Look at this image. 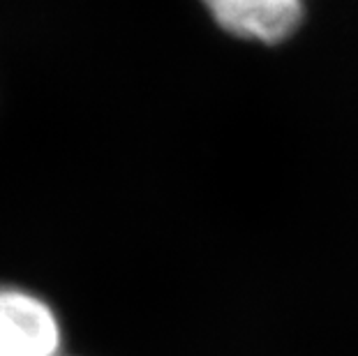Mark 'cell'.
<instances>
[{
	"instance_id": "cell-1",
	"label": "cell",
	"mask_w": 358,
	"mask_h": 356,
	"mask_svg": "<svg viewBox=\"0 0 358 356\" xmlns=\"http://www.w3.org/2000/svg\"><path fill=\"white\" fill-rule=\"evenodd\" d=\"M58 317L49 303L0 285V356H60Z\"/></svg>"
},
{
	"instance_id": "cell-2",
	"label": "cell",
	"mask_w": 358,
	"mask_h": 356,
	"mask_svg": "<svg viewBox=\"0 0 358 356\" xmlns=\"http://www.w3.org/2000/svg\"><path fill=\"white\" fill-rule=\"evenodd\" d=\"M210 17L243 40L275 44L301 26L306 0H203Z\"/></svg>"
}]
</instances>
